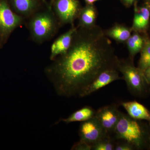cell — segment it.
Wrapping results in <instances>:
<instances>
[{"label":"cell","mask_w":150,"mask_h":150,"mask_svg":"<svg viewBox=\"0 0 150 150\" xmlns=\"http://www.w3.org/2000/svg\"><path fill=\"white\" fill-rule=\"evenodd\" d=\"M119 60L100 26L77 27L69 48L53 60L46 72L60 95H79L100 73L118 70Z\"/></svg>","instance_id":"6da1fadb"},{"label":"cell","mask_w":150,"mask_h":150,"mask_svg":"<svg viewBox=\"0 0 150 150\" xmlns=\"http://www.w3.org/2000/svg\"><path fill=\"white\" fill-rule=\"evenodd\" d=\"M28 19L27 26L30 37L39 44L51 39L61 26L51 7L45 10L38 11Z\"/></svg>","instance_id":"7a4b0ae2"},{"label":"cell","mask_w":150,"mask_h":150,"mask_svg":"<svg viewBox=\"0 0 150 150\" xmlns=\"http://www.w3.org/2000/svg\"><path fill=\"white\" fill-rule=\"evenodd\" d=\"M113 134L116 139L127 142L135 149H142L145 145L146 134L141 124L122 112Z\"/></svg>","instance_id":"3957f363"},{"label":"cell","mask_w":150,"mask_h":150,"mask_svg":"<svg viewBox=\"0 0 150 150\" xmlns=\"http://www.w3.org/2000/svg\"><path fill=\"white\" fill-rule=\"evenodd\" d=\"M130 58L119 60L118 71L123 75L129 91L134 95L140 96L144 92L146 84L144 73L134 66Z\"/></svg>","instance_id":"277c9868"},{"label":"cell","mask_w":150,"mask_h":150,"mask_svg":"<svg viewBox=\"0 0 150 150\" xmlns=\"http://www.w3.org/2000/svg\"><path fill=\"white\" fill-rule=\"evenodd\" d=\"M25 21V19L13 10L6 0H0V38L3 44Z\"/></svg>","instance_id":"5b68a950"},{"label":"cell","mask_w":150,"mask_h":150,"mask_svg":"<svg viewBox=\"0 0 150 150\" xmlns=\"http://www.w3.org/2000/svg\"><path fill=\"white\" fill-rule=\"evenodd\" d=\"M52 5L61 26L67 24L74 26L82 8L79 0H54Z\"/></svg>","instance_id":"8992f818"},{"label":"cell","mask_w":150,"mask_h":150,"mask_svg":"<svg viewBox=\"0 0 150 150\" xmlns=\"http://www.w3.org/2000/svg\"><path fill=\"white\" fill-rule=\"evenodd\" d=\"M108 135L95 116L81 123L79 129L80 140L92 146Z\"/></svg>","instance_id":"52a82bcc"},{"label":"cell","mask_w":150,"mask_h":150,"mask_svg":"<svg viewBox=\"0 0 150 150\" xmlns=\"http://www.w3.org/2000/svg\"><path fill=\"white\" fill-rule=\"evenodd\" d=\"M121 112L116 105H110L99 108L95 116L105 132L110 135L118 123Z\"/></svg>","instance_id":"ba28073f"},{"label":"cell","mask_w":150,"mask_h":150,"mask_svg":"<svg viewBox=\"0 0 150 150\" xmlns=\"http://www.w3.org/2000/svg\"><path fill=\"white\" fill-rule=\"evenodd\" d=\"M118 70H106L100 74L81 92L79 96L84 97L93 93L114 81L123 79L119 76Z\"/></svg>","instance_id":"9c48e42d"},{"label":"cell","mask_w":150,"mask_h":150,"mask_svg":"<svg viewBox=\"0 0 150 150\" xmlns=\"http://www.w3.org/2000/svg\"><path fill=\"white\" fill-rule=\"evenodd\" d=\"M138 2L134 4V17L131 28L133 31L144 33L149 28L150 9L144 3L138 5Z\"/></svg>","instance_id":"30bf717a"},{"label":"cell","mask_w":150,"mask_h":150,"mask_svg":"<svg viewBox=\"0 0 150 150\" xmlns=\"http://www.w3.org/2000/svg\"><path fill=\"white\" fill-rule=\"evenodd\" d=\"M76 26H71V28L67 32L59 36L54 40L51 47L50 59L54 60L56 57L64 54L68 50L71 46L73 36Z\"/></svg>","instance_id":"8fae6325"},{"label":"cell","mask_w":150,"mask_h":150,"mask_svg":"<svg viewBox=\"0 0 150 150\" xmlns=\"http://www.w3.org/2000/svg\"><path fill=\"white\" fill-rule=\"evenodd\" d=\"M11 8L25 19L28 18L39 11L38 0H10Z\"/></svg>","instance_id":"7c38bea8"},{"label":"cell","mask_w":150,"mask_h":150,"mask_svg":"<svg viewBox=\"0 0 150 150\" xmlns=\"http://www.w3.org/2000/svg\"><path fill=\"white\" fill-rule=\"evenodd\" d=\"M121 105L131 118L137 120H146L150 122V112L143 105L137 101H126Z\"/></svg>","instance_id":"4fadbf2b"},{"label":"cell","mask_w":150,"mask_h":150,"mask_svg":"<svg viewBox=\"0 0 150 150\" xmlns=\"http://www.w3.org/2000/svg\"><path fill=\"white\" fill-rule=\"evenodd\" d=\"M132 32L131 27L117 23L112 27L104 30L105 35L107 37L112 38L118 43L123 44L126 43Z\"/></svg>","instance_id":"5bb4252c"},{"label":"cell","mask_w":150,"mask_h":150,"mask_svg":"<svg viewBox=\"0 0 150 150\" xmlns=\"http://www.w3.org/2000/svg\"><path fill=\"white\" fill-rule=\"evenodd\" d=\"M98 15L97 10L93 4H86L80 12L77 27L90 28L96 25Z\"/></svg>","instance_id":"9a60e30c"},{"label":"cell","mask_w":150,"mask_h":150,"mask_svg":"<svg viewBox=\"0 0 150 150\" xmlns=\"http://www.w3.org/2000/svg\"><path fill=\"white\" fill-rule=\"evenodd\" d=\"M145 43L144 33L133 31L126 43L129 52V58L134 60V57L140 53Z\"/></svg>","instance_id":"2e32d148"},{"label":"cell","mask_w":150,"mask_h":150,"mask_svg":"<svg viewBox=\"0 0 150 150\" xmlns=\"http://www.w3.org/2000/svg\"><path fill=\"white\" fill-rule=\"evenodd\" d=\"M95 110L89 106H86L75 111L67 118L62 120L66 123L74 122H83L89 120L95 116Z\"/></svg>","instance_id":"e0dca14e"},{"label":"cell","mask_w":150,"mask_h":150,"mask_svg":"<svg viewBox=\"0 0 150 150\" xmlns=\"http://www.w3.org/2000/svg\"><path fill=\"white\" fill-rule=\"evenodd\" d=\"M145 43L140 52L138 68L143 72L150 67V38L147 32L144 33Z\"/></svg>","instance_id":"ac0fdd59"},{"label":"cell","mask_w":150,"mask_h":150,"mask_svg":"<svg viewBox=\"0 0 150 150\" xmlns=\"http://www.w3.org/2000/svg\"><path fill=\"white\" fill-rule=\"evenodd\" d=\"M115 144L110 135L103 138L93 145V150H113Z\"/></svg>","instance_id":"d6986e66"},{"label":"cell","mask_w":150,"mask_h":150,"mask_svg":"<svg viewBox=\"0 0 150 150\" xmlns=\"http://www.w3.org/2000/svg\"><path fill=\"white\" fill-rule=\"evenodd\" d=\"M92 146L80 140L79 142L76 143L72 148V150H91Z\"/></svg>","instance_id":"ffe728a7"},{"label":"cell","mask_w":150,"mask_h":150,"mask_svg":"<svg viewBox=\"0 0 150 150\" xmlns=\"http://www.w3.org/2000/svg\"><path fill=\"white\" fill-rule=\"evenodd\" d=\"M134 148L132 145L127 143V142L123 141V142H119L115 144V150H133Z\"/></svg>","instance_id":"44dd1931"},{"label":"cell","mask_w":150,"mask_h":150,"mask_svg":"<svg viewBox=\"0 0 150 150\" xmlns=\"http://www.w3.org/2000/svg\"><path fill=\"white\" fill-rule=\"evenodd\" d=\"M120 1L125 7L126 8H129L131 7V6L134 5V3L138 1L139 0H120Z\"/></svg>","instance_id":"7402d4cb"},{"label":"cell","mask_w":150,"mask_h":150,"mask_svg":"<svg viewBox=\"0 0 150 150\" xmlns=\"http://www.w3.org/2000/svg\"><path fill=\"white\" fill-rule=\"evenodd\" d=\"M145 79L148 84H150V67L144 72Z\"/></svg>","instance_id":"603a6c76"},{"label":"cell","mask_w":150,"mask_h":150,"mask_svg":"<svg viewBox=\"0 0 150 150\" xmlns=\"http://www.w3.org/2000/svg\"><path fill=\"white\" fill-rule=\"evenodd\" d=\"M86 4H93L98 0H85Z\"/></svg>","instance_id":"cb8c5ba5"},{"label":"cell","mask_w":150,"mask_h":150,"mask_svg":"<svg viewBox=\"0 0 150 150\" xmlns=\"http://www.w3.org/2000/svg\"><path fill=\"white\" fill-rule=\"evenodd\" d=\"M143 3L146 5L150 9V0H142Z\"/></svg>","instance_id":"d4e9b609"},{"label":"cell","mask_w":150,"mask_h":150,"mask_svg":"<svg viewBox=\"0 0 150 150\" xmlns=\"http://www.w3.org/2000/svg\"><path fill=\"white\" fill-rule=\"evenodd\" d=\"M41 1H42L44 3V4H46V5L48 7H51L50 6V5H48V4H47V2H46V0H41Z\"/></svg>","instance_id":"484cf974"},{"label":"cell","mask_w":150,"mask_h":150,"mask_svg":"<svg viewBox=\"0 0 150 150\" xmlns=\"http://www.w3.org/2000/svg\"><path fill=\"white\" fill-rule=\"evenodd\" d=\"M3 43L2 42L1 40V38H0V48L2 47V46H3Z\"/></svg>","instance_id":"4316f807"},{"label":"cell","mask_w":150,"mask_h":150,"mask_svg":"<svg viewBox=\"0 0 150 150\" xmlns=\"http://www.w3.org/2000/svg\"><path fill=\"white\" fill-rule=\"evenodd\" d=\"M54 0H52V1H51V4L50 5V6H51V5H52V4H53V2L54 1Z\"/></svg>","instance_id":"83f0119b"},{"label":"cell","mask_w":150,"mask_h":150,"mask_svg":"<svg viewBox=\"0 0 150 150\" xmlns=\"http://www.w3.org/2000/svg\"><path fill=\"white\" fill-rule=\"evenodd\" d=\"M149 142H150V136L149 137Z\"/></svg>","instance_id":"f1b7e54d"},{"label":"cell","mask_w":150,"mask_h":150,"mask_svg":"<svg viewBox=\"0 0 150 150\" xmlns=\"http://www.w3.org/2000/svg\"><path fill=\"white\" fill-rule=\"evenodd\" d=\"M149 37H150V35H149Z\"/></svg>","instance_id":"f546056e"}]
</instances>
